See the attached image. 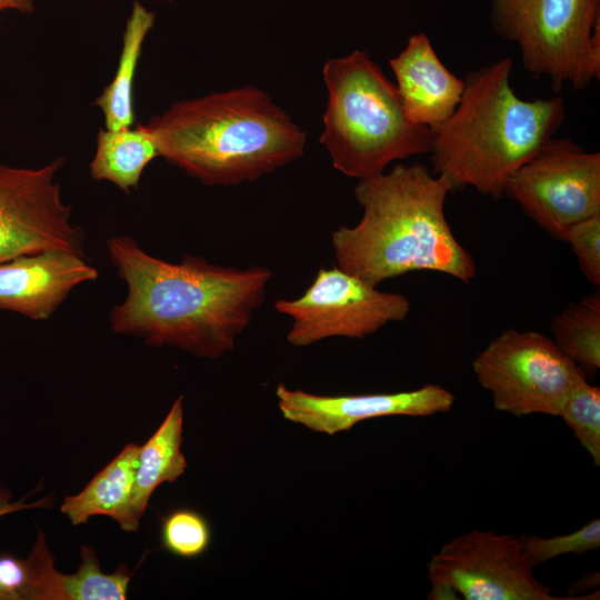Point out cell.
<instances>
[{
    "mask_svg": "<svg viewBox=\"0 0 600 600\" xmlns=\"http://www.w3.org/2000/svg\"><path fill=\"white\" fill-rule=\"evenodd\" d=\"M107 250L127 284L124 300L109 316L112 331L199 358H220L234 348L272 278L263 266L239 269L193 254L169 262L128 236L109 238Z\"/></svg>",
    "mask_w": 600,
    "mask_h": 600,
    "instance_id": "obj_1",
    "label": "cell"
},
{
    "mask_svg": "<svg viewBox=\"0 0 600 600\" xmlns=\"http://www.w3.org/2000/svg\"><path fill=\"white\" fill-rule=\"evenodd\" d=\"M450 192L422 163L396 164L359 180L354 197L362 208L360 221L331 234L337 266L373 286L422 270L470 283L477 266L446 218Z\"/></svg>",
    "mask_w": 600,
    "mask_h": 600,
    "instance_id": "obj_2",
    "label": "cell"
},
{
    "mask_svg": "<svg viewBox=\"0 0 600 600\" xmlns=\"http://www.w3.org/2000/svg\"><path fill=\"white\" fill-rule=\"evenodd\" d=\"M146 126L159 157L208 186L258 180L306 146V132L253 86L178 101Z\"/></svg>",
    "mask_w": 600,
    "mask_h": 600,
    "instance_id": "obj_3",
    "label": "cell"
},
{
    "mask_svg": "<svg viewBox=\"0 0 600 600\" xmlns=\"http://www.w3.org/2000/svg\"><path fill=\"white\" fill-rule=\"evenodd\" d=\"M512 58L469 72L454 112L433 133L431 172L451 192L466 187L500 199L509 178L561 128L562 97L523 100L510 83Z\"/></svg>",
    "mask_w": 600,
    "mask_h": 600,
    "instance_id": "obj_4",
    "label": "cell"
},
{
    "mask_svg": "<svg viewBox=\"0 0 600 600\" xmlns=\"http://www.w3.org/2000/svg\"><path fill=\"white\" fill-rule=\"evenodd\" d=\"M328 102L320 142L342 174L363 180L398 160L430 153L433 131L407 117L396 84L367 52L323 67Z\"/></svg>",
    "mask_w": 600,
    "mask_h": 600,
    "instance_id": "obj_5",
    "label": "cell"
},
{
    "mask_svg": "<svg viewBox=\"0 0 600 600\" xmlns=\"http://www.w3.org/2000/svg\"><path fill=\"white\" fill-rule=\"evenodd\" d=\"M491 21L518 46L523 68L554 91L600 78V0H491Z\"/></svg>",
    "mask_w": 600,
    "mask_h": 600,
    "instance_id": "obj_6",
    "label": "cell"
},
{
    "mask_svg": "<svg viewBox=\"0 0 600 600\" xmlns=\"http://www.w3.org/2000/svg\"><path fill=\"white\" fill-rule=\"evenodd\" d=\"M472 369L498 411L516 417L558 416L586 372L553 340L537 331L507 329L479 352Z\"/></svg>",
    "mask_w": 600,
    "mask_h": 600,
    "instance_id": "obj_7",
    "label": "cell"
},
{
    "mask_svg": "<svg viewBox=\"0 0 600 600\" xmlns=\"http://www.w3.org/2000/svg\"><path fill=\"white\" fill-rule=\"evenodd\" d=\"M520 537L471 530L442 544L427 566L428 599L559 600L533 574Z\"/></svg>",
    "mask_w": 600,
    "mask_h": 600,
    "instance_id": "obj_8",
    "label": "cell"
},
{
    "mask_svg": "<svg viewBox=\"0 0 600 600\" xmlns=\"http://www.w3.org/2000/svg\"><path fill=\"white\" fill-rule=\"evenodd\" d=\"M410 308L404 294L380 290L338 266L321 268L299 298L274 303L292 320L286 338L293 347L333 337L362 339L404 320Z\"/></svg>",
    "mask_w": 600,
    "mask_h": 600,
    "instance_id": "obj_9",
    "label": "cell"
},
{
    "mask_svg": "<svg viewBox=\"0 0 600 600\" xmlns=\"http://www.w3.org/2000/svg\"><path fill=\"white\" fill-rule=\"evenodd\" d=\"M504 194L553 238L600 213V153L551 138L507 181Z\"/></svg>",
    "mask_w": 600,
    "mask_h": 600,
    "instance_id": "obj_10",
    "label": "cell"
},
{
    "mask_svg": "<svg viewBox=\"0 0 600 600\" xmlns=\"http://www.w3.org/2000/svg\"><path fill=\"white\" fill-rule=\"evenodd\" d=\"M64 161L39 168L0 163V263L44 250L86 256V234L71 222L56 176Z\"/></svg>",
    "mask_w": 600,
    "mask_h": 600,
    "instance_id": "obj_11",
    "label": "cell"
},
{
    "mask_svg": "<svg viewBox=\"0 0 600 600\" xmlns=\"http://www.w3.org/2000/svg\"><path fill=\"white\" fill-rule=\"evenodd\" d=\"M276 397L284 419L329 436L348 431L369 419L446 412L454 403V396L434 383L393 393L321 396L292 390L281 382L276 388Z\"/></svg>",
    "mask_w": 600,
    "mask_h": 600,
    "instance_id": "obj_12",
    "label": "cell"
},
{
    "mask_svg": "<svg viewBox=\"0 0 600 600\" xmlns=\"http://www.w3.org/2000/svg\"><path fill=\"white\" fill-rule=\"evenodd\" d=\"M98 274L87 258L59 249L13 258L0 263V309L48 320L77 286Z\"/></svg>",
    "mask_w": 600,
    "mask_h": 600,
    "instance_id": "obj_13",
    "label": "cell"
},
{
    "mask_svg": "<svg viewBox=\"0 0 600 600\" xmlns=\"http://www.w3.org/2000/svg\"><path fill=\"white\" fill-rule=\"evenodd\" d=\"M389 63L407 117L434 133L457 109L463 79L441 62L423 32L410 36L406 48Z\"/></svg>",
    "mask_w": 600,
    "mask_h": 600,
    "instance_id": "obj_14",
    "label": "cell"
},
{
    "mask_svg": "<svg viewBox=\"0 0 600 600\" xmlns=\"http://www.w3.org/2000/svg\"><path fill=\"white\" fill-rule=\"evenodd\" d=\"M139 450L140 446L128 443L79 493L64 498L60 511L73 526L87 523L93 516H107L123 531L139 529L131 512Z\"/></svg>",
    "mask_w": 600,
    "mask_h": 600,
    "instance_id": "obj_15",
    "label": "cell"
},
{
    "mask_svg": "<svg viewBox=\"0 0 600 600\" xmlns=\"http://www.w3.org/2000/svg\"><path fill=\"white\" fill-rule=\"evenodd\" d=\"M183 397H178L154 433L140 446L131 512L140 523L153 491L164 482H174L187 469L181 450Z\"/></svg>",
    "mask_w": 600,
    "mask_h": 600,
    "instance_id": "obj_16",
    "label": "cell"
},
{
    "mask_svg": "<svg viewBox=\"0 0 600 600\" xmlns=\"http://www.w3.org/2000/svg\"><path fill=\"white\" fill-rule=\"evenodd\" d=\"M156 157H159L157 144L146 124L101 129L90 173L93 179L112 182L130 193L138 189L144 168Z\"/></svg>",
    "mask_w": 600,
    "mask_h": 600,
    "instance_id": "obj_17",
    "label": "cell"
},
{
    "mask_svg": "<svg viewBox=\"0 0 600 600\" xmlns=\"http://www.w3.org/2000/svg\"><path fill=\"white\" fill-rule=\"evenodd\" d=\"M156 14L140 1H134L127 21L122 50L111 82L96 99L94 106L102 110L106 129L131 127L134 120L132 87L146 36L154 24Z\"/></svg>",
    "mask_w": 600,
    "mask_h": 600,
    "instance_id": "obj_18",
    "label": "cell"
},
{
    "mask_svg": "<svg viewBox=\"0 0 600 600\" xmlns=\"http://www.w3.org/2000/svg\"><path fill=\"white\" fill-rule=\"evenodd\" d=\"M553 342L588 376L600 368V292L570 303L551 322Z\"/></svg>",
    "mask_w": 600,
    "mask_h": 600,
    "instance_id": "obj_19",
    "label": "cell"
},
{
    "mask_svg": "<svg viewBox=\"0 0 600 600\" xmlns=\"http://www.w3.org/2000/svg\"><path fill=\"white\" fill-rule=\"evenodd\" d=\"M132 572L124 564L112 573L101 570L91 547L81 544V563L71 574L61 573L60 600H126Z\"/></svg>",
    "mask_w": 600,
    "mask_h": 600,
    "instance_id": "obj_20",
    "label": "cell"
},
{
    "mask_svg": "<svg viewBox=\"0 0 600 600\" xmlns=\"http://www.w3.org/2000/svg\"><path fill=\"white\" fill-rule=\"evenodd\" d=\"M558 416L572 430L592 461L600 464V388L584 380L562 402Z\"/></svg>",
    "mask_w": 600,
    "mask_h": 600,
    "instance_id": "obj_21",
    "label": "cell"
},
{
    "mask_svg": "<svg viewBox=\"0 0 600 600\" xmlns=\"http://www.w3.org/2000/svg\"><path fill=\"white\" fill-rule=\"evenodd\" d=\"M160 539L169 553L193 559L209 549L212 531L203 514L190 508H178L162 516Z\"/></svg>",
    "mask_w": 600,
    "mask_h": 600,
    "instance_id": "obj_22",
    "label": "cell"
},
{
    "mask_svg": "<svg viewBox=\"0 0 600 600\" xmlns=\"http://www.w3.org/2000/svg\"><path fill=\"white\" fill-rule=\"evenodd\" d=\"M524 553L533 567L569 553H587L600 547V520L597 518L578 530L551 538L521 534Z\"/></svg>",
    "mask_w": 600,
    "mask_h": 600,
    "instance_id": "obj_23",
    "label": "cell"
},
{
    "mask_svg": "<svg viewBox=\"0 0 600 600\" xmlns=\"http://www.w3.org/2000/svg\"><path fill=\"white\" fill-rule=\"evenodd\" d=\"M561 241L569 243L586 279L600 284V213L569 227Z\"/></svg>",
    "mask_w": 600,
    "mask_h": 600,
    "instance_id": "obj_24",
    "label": "cell"
},
{
    "mask_svg": "<svg viewBox=\"0 0 600 600\" xmlns=\"http://www.w3.org/2000/svg\"><path fill=\"white\" fill-rule=\"evenodd\" d=\"M52 503L53 499L51 496L31 503H26L24 498L18 501H11V492L4 488H0V517L30 508H51Z\"/></svg>",
    "mask_w": 600,
    "mask_h": 600,
    "instance_id": "obj_25",
    "label": "cell"
},
{
    "mask_svg": "<svg viewBox=\"0 0 600 600\" xmlns=\"http://www.w3.org/2000/svg\"><path fill=\"white\" fill-rule=\"evenodd\" d=\"M4 10H18L29 13L33 10L32 0H0V12Z\"/></svg>",
    "mask_w": 600,
    "mask_h": 600,
    "instance_id": "obj_26",
    "label": "cell"
},
{
    "mask_svg": "<svg viewBox=\"0 0 600 600\" xmlns=\"http://www.w3.org/2000/svg\"><path fill=\"white\" fill-rule=\"evenodd\" d=\"M163 1H171V0H163Z\"/></svg>",
    "mask_w": 600,
    "mask_h": 600,
    "instance_id": "obj_27",
    "label": "cell"
}]
</instances>
